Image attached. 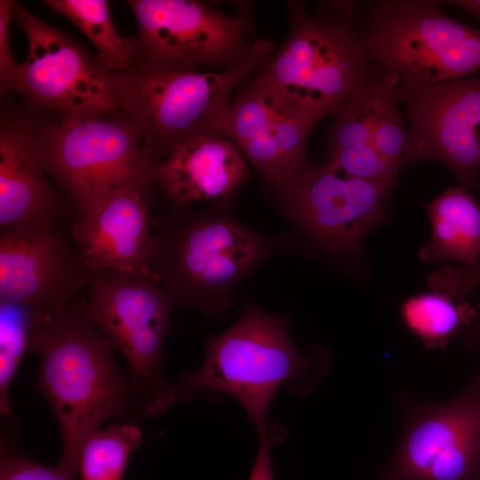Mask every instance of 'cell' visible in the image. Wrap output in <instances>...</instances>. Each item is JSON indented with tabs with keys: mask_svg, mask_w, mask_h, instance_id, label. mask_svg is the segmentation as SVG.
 <instances>
[{
	"mask_svg": "<svg viewBox=\"0 0 480 480\" xmlns=\"http://www.w3.org/2000/svg\"><path fill=\"white\" fill-rule=\"evenodd\" d=\"M396 95L410 120L403 167L437 161L460 187L480 190V76L428 86L398 83Z\"/></svg>",
	"mask_w": 480,
	"mask_h": 480,
	"instance_id": "cell-12",
	"label": "cell"
},
{
	"mask_svg": "<svg viewBox=\"0 0 480 480\" xmlns=\"http://www.w3.org/2000/svg\"><path fill=\"white\" fill-rule=\"evenodd\" d=\"M54 12L68 19L94 44L97 59L110 71H124L135 60L134 40L121 36L105 0H47Z\"/></svg>",
	"mask_w": 480,
	"mask_h": 480,
	"instance_id": "cell-21",
	"label": "cell"
},
{
	"mask_svg": "<svg viewBox=\"0 0 480 480\" xmlns=\"http://www.w3.org/2000/svg\"><path fill=\"white\" fill-rule=\"evenodd\" d=\"M431 236L419 250L424 262L456 260L480 274V202L461 187H449L425 204Z\"/></svg>",
	"mask_w": 480,
	"mask_h": 480,
	"instance_id": "cell-19",
	"label": "cell"
},
{
	"mask_svg": "<svg viewBox=\"0 0 480 480\" xmlns=\"http://www.w3.org/2000/svg\"><path fill=\"white\" fill-rule=\"evenodd\" d=\"M14 1H0V84L3 91L15 70V61L10 45L9 29L13 14Z\"/></svg>",
	"mask_w": 480,
	"mask_h": 480,
	"instance_id": "cell-26",
	"label": "cell"
},
{
	"mask_svg": "<svg viewBox=\"0 0 480 480\" xmlns=\"http://www.w3.org/2000/svg\"><path fill=\"white\" fill-rule=\"evenodd\" d=\"M404 325L429 349L447 347L463 335L473 314V305L444 292H420L405 299L400 306Z\"/></svg>",
	"mask_w": 480,
	"mask_h": 480,
	"instance_id": "cell-20",
	"label": "cell"
},
{
	"mask_svg": "<svg viewBox=\"0 0 480 480\" xmlns=\"http://www.w3.org/2000/svg\"><path fill=\"white\" fill-rule=\"evenodd\" d=\"M114 349L92 320L85 298L55 312L36 311L29 350L39 357L37 383L60 429L63 452L57 466L71 477L86 437L137 403Z\"/></svg>",
	"mask_w": 480,
	"mask_h": 480,
	"instance_id": "cell-1",
	"label": "cell"
},
{
	"mask_svg": "<svg viewBox=\"0 0 480 480\" xmlns=\"http://www.w3.org/2000/svg\"><path fill=\"white\" fill-rule=\"evenodd\" d=\"M43 130L27 116H4L0 129V228L60 223L70 207L46 177Z\"/></svg>",
	"mask_w": 480,
	"mask_h": 480,
	"instance_id": "cell-16",
	"label": "cell"
},
{
	"mask_svg": "<svg viewBox=\"0 0 480 480\" xmlns=\"http://www.w3.org/2000/svg\"><path fill=\"white\" fill-rule=\"evenodd\" d=\"M284 435L282 426L270 425L268 431L259 436L260 445L249 480H275L272 468V444Z\"/></svg>",
	"mask_w": 480,
	"mask_h": 480,
	"instance_id": "cell-27",
	"label": "cell"
},
{
	"mask_svg": "<svg viewBox=\"0 0 480 480\" xmlns=\"http://www.w3.org/2000/svg\"><path fill=\"white\" fill-rule=\"evenodd\" d=\"M58 466H44L23 455H3L0 480H72Z\"/></svg>",
	"mask_w": 480,
	"mask_h": 480,
	"instance_id": "cell-25",
	"label": "cell"
},
{
	"mask_svg": "<svg viewBox=\"0 0 480 480\" xmlns=\"http://www.w3.org/2000/svg\"><path fill=\"white\" fill-rule=\"evenodd\" d=\"M149 271L174 307L225 316L246 276L283 244L220 208L174 205L152 219Z\"/></svg>",
	"mask_w": 480,
	"mask_h": 480,
	"instance_id": "cell-3",
	"label": "cell"
},
{
	"mask_svg": "<svg viewBox=\"0 0 480 480\" xmlns=\"http://www.w3.org/2000/svg\"><path fill=\"white\" fill-rule=\"evenodd\" d=\"M316 122L255 76L230 104L222 133L276 189L308 166L307 140Z\"/></svg>",
	"mask_w": 480,
	"mask_h": 480,
	"instance_id": "cell-15",
	"label": "cell"
},
{
	"mask_svg": "<svg viewBox=\"0 0 480 480\" xmlns=\"http://www.w3.org/2000/svg\"><path fill=\"white\" fill-rule=\"evenodd\" d=\"M0 309V408L2 414H7L11 382L29 350L36 310L4 300Z\"/></svg>",
	"mask_w": 480,
	"mask_h": 480,
	"instance_id": "cell-23",
	"label": "cell"
},
{
	"mask_svg": "<svg viewBox=\"0 0 480 480\" xmlns=\"http://www.w3.org/2000/svg\"><path fill=\"white\" fill-rule=\"evenodd\" d=\"M151 173L178 206L224 200L250 176L239 149L215 132L178 145L153 166Z\"/></svg>",
	"mask_w": 480,
	"mask_h": 480,
	"instance_id": "cell-18",
	"label": "cell"
},
{
	"mask_svg": "<svg viewBox=\"0 0 480 480\" xmlns=\"http://www.w3.org/2000/svg\"><path fill=\"white\" fill-rule=\"evenodd\" d=\"M332 364V354L320 345L306 352L297 348L286 316L250 305L228 329L207 340L201 367L183 373L173 390L176 401L231 396L260 436L269 429L268 412L276 393L282 388L300 396L310 393Z\"/></svg>",
	"mask_w": 480,
	"mask_h": 480,
	"instance_id": "cell-2",
	"label": "cell"
},
{
	"mask_svg": "<svg viewBox=\"0 0 480 480\" xmlns=\"http://www.w3.org/2000/svg\"><path fill=\"white\" fill-rule=\"evenodd\" d=\"M403 429L386 480H480V371L438 403L400 396Z\"/></svg>",
	"mask_w": 480,
	"mask_h": 480,
	"instance_id": "cell-10",
	"label": "cell"
},
{
	"mask_svg": "<svg viewBox=\"0 0 480 480\" xmlns=\"http://www.w3.org/2000/svg\"><path fill=\"white\" fill-rule=\"evenodd\" d=\"M477 284H478V286H480V275L477 277Z\"/></svg>",
	"mask_w": 480,
	"mask_h": 480,
	"instance_id": "cell-30",
	"label": "cell"
},
{
	"mask_svg": "<svg viewBox=\"0 0 480 480\" xmlns=\"http://www.w3.org/2000/svg\"><path fill=\"white\" fill-rule=\"evenodd\" d=\"M276 190L316 244L333 255L349 256L383 222L392 189L345 176L326 164L306 167Z\"/></svg>",
	"mask_w": 480,
	"mask_h": 480,
	"instance_id": "cell-13",
	"label": "cell"
},
{
	"mask_svg": "<svg viewBox=\"0 0 480 480\" xmlns=\"http://www.w3.org/2000/svg\"><path fill=\"white\" fill-rule=\"evenodd\" d=\"M87 289L89 313L125 358L137 404L148 416L162 413L176 401L163 373L172 300L149 270L92 272Z\"/></svg>",
	"mask_w": 480,
	"mask_h": 480,
	"instance_id": "cell-7",
	"label": "cell"
},
{
	"mask_svg": "<svg viewBox=\"0 0 480 480\" xmlns=\"http://www.w3.org/2000/svg\"><path fill=\"white\" fill-rule=\"evenodd\" d=\"M398 82V76L385 68L374 124L373 143L378 152L399 171L403 168L409 132L404 124L396 95Z\"/></svg>",
	"mask_w": 480,
	"mask_h": 480,
	"instance_id": "cell-24",
	"label": "cell"
},
{
	"mask_svg": "<svg viewBox=\"0 0 480 480\" xmlns=\"http://www.w3.org/2000/svg\"><path fill=\"white\" fill-rule=\"evenodd\" d=\"M92 274L60 223L1 230L0 300L55 312L77 298Z\"/></svg>",
	"mask_w": 480,
	"mask_h": 480,
	"instance_id": "cell-14",
	"label": "cell"
},
{
	"mask_svg": "<svg viewBox=\"0 0 480 480\" xmlns=\"http://www.w3.org/2000/svg\"><path fill=\"white\" fill-rule=\"evenodd\" d=\"M150 188L129 184L109 192L72 225L75 243L92 272L149 270Z\"/></svg>",
	"mask_w": 480,
	"mask_h": 480,
	"instance_id": "cell-17",
	"label": "cell"
},
{
	"mask_svg": "<svg viewBox=\"0 0 480 480\" xmlns=\"http://www.w3.org/2000/svg\"><path fill=\"white\" fill-rule=\"evenodd\" d=\"M141 437L133 424L111 423L93 430L80 450V480H122L130 453L140 446Z\"/></svg>",
	"mask_w": 480,
	"mask_h": 480,
	"instance_id": "cell-22",
	"label": "cell"
},
{
	"mask_svg": "<svg viewBox=\"0 0 480 480\" xmlns=\"http://www.w3.org/2000/svg\"><path fill=\"white\" fill-rule=\"evenodd\" d=\"M463 336L466 347L480 354V300L473 305V314Z\"/></svg>",
	"mask_w": 480,
	"mask_h": 480,
	"instance_id": "cell-28",
	"label": "cell"
},
{
	"mask_svg": "<svg viewBox=\"0 0 480 480\" xmlns=\"http://www.w3.org/2000/svg\"><path fill=\"white\" fill-rule=\"evenodd\" d=\"M43 158L79 213L117 188L154 182L140 132L125 116L61 115L43 129Z\"/></svg>",
	"mask_w": 480,
	"mask_h": 480,
	"instance_id": "cell-8",
	"label": "cell"
},
{
	"mask_svg": "<svg viewBox=\"0 0 480 480\" xmlns=\"http://www.w3.org/2000/svg\"><path fill=\"white\" fill-rule=\"evenodd\" d=\"M267 39L253 43L245 62L220 72L182 71L138 63L111 71L118 109L139 129L152 165L175 147L206 133H222L233 90L275 52Z\"/></svg>",
	"mask_w": 480,
	"mask_h": 480,
	"instance_id": "cell-4",
	"label": "cell"
},
{
	"mask_svg": "<svg viewBox=\"0 0 480 480\" xmlns=\"http://www.w3.org/2000/svg\"><path fill=\"white\" fill-rule=\"evenodd\" d=\"M446 3L458 6L465 12L480 20V0H455Z\"/></svg>",
	"mask_w": 480,
	"mask_h": 480,
	"instance_id": "cell-29",
	"label": "cell"
},
{
	"mask_svg": "<svg viewBox=\"0 0 480 480\" xmlns=\"http://www.w3.org/2000/svg\"><path fill=\"white\" fill-rule=\"evenodd\" d=\"M438 3H354L350 20L365 52L401 84L428 86L480 71V29L447 16Z\"/></svg>",
	"mask_w": 480,
	"mask_h": 480,
	"instance_id": "cell-5",
	"label": "cell"
},
{
	"mask_svg": "<svg viewBox=\"0 0 480 480\" xmlns=\"http://www.w3.org/2000/svg\"><path fill=\"white\" fill-rule=\"evenodd\" d=\"M353 4H329L330 8L311 14L291 2L288 36L256 76L316 121L336 115L373 70L351 24Z\"/></svg>",
	"mask_w": 480,
	"mask_h": 480,
	"instance_id": "cell-6",
	"label": "cell"
},
{
	"mask_svg": "<svg viewBox=\"0 0 480 480\" xmlns=\"http://www.w3.org/2000/svg\"><path fill=\"white\" fill-rule=\"evenodd\" d=\"M137 23L138 63L197 71L200 67L228 70L249 58L253 44L250 15H229L193 0L128 1Z\"/></svg>",
	"mask_w": 480,
	"mask_h": 480,
	"instance_id": "cell-9",
	"label": "cell"
},
{
	"mask_svg": "<svg viewBox=\"0 0 480 480\" xmlns=\"http://www.w3.org/2000/svg\"><path fill=\"white\" fill-rule=\"evenodd\" d=\"M13 14L27 36L28 54L2 92H16L61 115L118 110L111 71L98 59L17 2Z\"/></svg>",
	"mask_w": 480,
	"mask_h": 480,
	"instance_id": "cell-11",
	"label": "cell"
}]
</instances>
